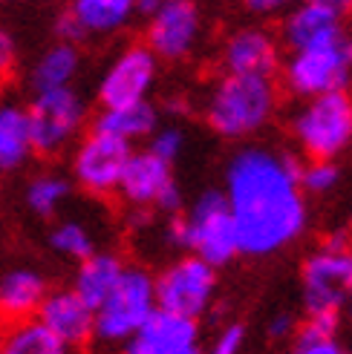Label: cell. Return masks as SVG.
<instances>
[{
	"label": "cell",
	"instance_id": "6da1fadb",
	"mask_svg": "<svg viewBox=\"0 0 352 354\" xmlns=\"http://www.w3.org/2000/svg\"><path fill=\"white\" fill-rule=\"evenodd\" d=\"M225 202L243 254L266 257L289 245L306 225L301 165L263 147L240 150L225 176Z\"/></svg>",
	"mask_w": 352,
	"mask_h": 354
},
{
	"label": "cell",
	"instance_id": "7a4b0ae2",
	"mask_svg": "<svg viewBox=\"0 0 352 354\" xmlns=\"http://www.w3.org/2000/svg\"><path fill=\"white\" fill-rule=\"evenodd\" d=\"M274 84L257 75H228L208 98V124L225 138H243L257 133L274 113Z\"/></svg>",
	"mask_w": 352,
	"mask_h": 354
},
{
	"label": "cell",
	"instance_id": "3957f363",
	"mask_svg": "<svg viewBox=\"0 0 352 354\" xmlns=\"http://www.w3.org/2000/svg\"><path fill=\"white\" fill-rule=\"evenodd\" d=\"M156 311L153 277L142 268H125L116 288L93 311V337L107 346H125Z\"/></svg>",
	"mask_w": 352,
	"mask_h": 354
},
{
	"label": "cell",
	"instance_id": "277c9868",
	"mask_svg": "<svg viewBox=\"0 0 352 354\" xmlns=\"http://www.w3.org/2000/svg\"><path fill=\"white\" fill-rule=\"evenodd\" d=\"M294 136L312 158L329 162L352 141V98L344 90L315 95L294 118Z\"/></svg>",
	"mask_w": 352,
	"mask_h": 354
},
{
	"label": "cell",
	"instance_id": "5b68a950",
	"mask_svg": "<svg viewBox=\"0 0 352 354\" xmlns=\"http://www.w3.org/2000/svg\"><path fill=\"white\" fill-rule=\"evenodd\" d=\"M26 113H29L32 153H38V156L61 153L69 141L76 138V133L81 130V124L87 118L84 98L73 86L35 93Z\"/></svg>",
	"mask_w": 352,
	"mask_h": 354
},
{
	"label": "cell",
	"instance_id": "8992f818",
	"mask_svg": "<svg viewBox=\"0 0 352 354\" xmlns=\"http://www.w3.org/2000/svg\"><path fill=\"white\" fill-rule=\"evenodd\" d=\"M349 73H352V38L338 35V38L326 44L297 49L286 66V81L297 95L315 98L344 90Z\"/></svg>",
	"mask_w": 352,
	"mask_h": 354
},
{
	"label": "cell",
	"instance_id": "52a82bcc",
	"mask_svg": "<svg viewBox=\"0 0 352 354\" xmlns=\"http://www.w3.org/2000/svg\"><path fill=\"white\" fill-rule=\"evenodd\" d=\"M188 219V231H191V245L197 251V257L202 262H208L211 268L214 265H225L240 254L237 245V227L231 219V210H228L225 193L208 190L197 199Z\"/></svg>",
	"mask_w": 352,
	"mask_h": 354
},
{
	"label": "cell",
	"instance_id": "ba28073f",
	"mask_svg": "<svg viewBox=\"0 0 352 354\" xmlns=\"http://www.w3.org/2000/svg\"><path fill=\"white\" fill-rule=\"evenodd\" d=\"M214 286H217L214 268L200 257H185L173 262L159 279H153L156 308L197 320L208 308L211 297H214Z\"/></svg>",
	"mask_w": 352,
	"mask_h": 354
},
{
	"label": "cell",
	"instance_id": "9c48e42d",
	"mask_svg": "<svg viewBox=\"0 0 352 354\" xmlns=\"http://www.w3.org/2000/svg\"><path fill=\"white\" fill-rule=\"evenodd\" d=\"M202 35V15L197 0H165V3L150 12L148 24V49L156 58L179 61L191 55Z\"/></svg>",
	"mask_w": 352,
	"mask_h": 354
},
{
	"label": "cell",
	"instance_id": "30bf717a",
	"mask_svg": "<svg viewBox=\"0 0 352 354\" xmlns=\"http://www.w3.org/2000/svg\"><path fill=\"white\" fill-rule=\"evenodd\" d=\"M130 153L133 150H130V145H125V141L93 130L78 145V150L73 156L76 182L87 193H93V196H107V193H113L118 187L121 170H125Z\"/></svg>",
	"mask_w": 352,
	"mask_h": 354
},
{
	"label": "cell",
	"instance_id": "8fae6325",
	"mask_svg": "<svg viewBox=\"0 0 352 354\" xmlns=\"http://www.w3.org/2000/svg\"><path fill=\"white\" fill-rule=\"evenodd\" d=\"M153 81L156 55L148 46H127L98 81V101L101 107H125V104L148 101Z\"/></svg>",
	"mask_w": 352,
	"mask_h": 354
},
{
	"label": "cell",
	"instance_id": "7c38bea8",
	"mask_svg": "<svg viewBox=\"0 0 352 354\" xmlns=\"http://www.w3.org/2000/svg\"><path fill=\"white\" fill-rule=\"evenodd\" d=\"M352 288V251H324L315 254L303 268L306 308L338 311Z\"/></svg>",
	"mask_w": 352,
	"mask_h": 354
},
{
	"label": "cell",
	"instance_id": "4fadbf2b",
	"mask_svg": "<svg viewBox=\"0 0 352 354\" xmlns=\"http://www.w3.org/2000/svg\"><path fill=\"white\" fill-rule=\"evenodd\" d=\"M125 354H200L197 320L156 308L125 343Z\"/></svg>",
	"mask_w": 352,
	"mask_h": 354
},
{
	"label": "cell",
	"instance_id": "5bb4252c",
	"mask_svg": "<svg viewBox=\"0 0 352 354\" xmlns=\"http://www.w3.org/2000/svg\"><path fill=\"white\" fill-rule=\"evenodd\" d=\"M46 331H52L55 337L69 348V346H84L87 340H93V308L73 291H46L44 303L35 314Z\"/></svg>",
	"mask_w": 352,
	"mask_h": 354
},
{
	"label": "cell",
	"instance_id": "9a60e30c",
	"mask_svg": "<svg viewBox=\"0 0 352 354\" xmlns=\"http://www.w3.org/2000/svg\"><path fill=\"white\" fill-rule=\"evenodd\" d=\"M222 61L228 75L272 78V73L277 69V44L266 29H240L228 38Z\"/></svg>",
	"mask_w": 352,
	"mask_h": 354
},
{
	"label": "cell",
	"instance_id": "2e32d148",
	"mask_svg": "<svg viewBox=\"0 0 352 354\" xmlns=\"http://www.w3.org/2000/svg\"><path fill=\"white\" fill-rule=\"evenodd\" d=\"M170 182H173L170 165L162 162L159 156H153L150 150H142V153H130L116 190L133 207H150V205H156V199L162 196V190Z\"/></svg>",
	"mask_w": 352,
	"mask_h": 354
},
{
	"label": "cell",
	"instance_id": "e0dca14e",
	"mask_svg": "<svg viewBox=\"0 0 352 354\" xmlns=\"http://www.w3.org/2000/svg\"><path fill=\"white\" fill-rule=\"evenodd\" d=\"M338 35H344L341 12L318 3V0H303V3H297L283 21V41L294 52L326 44L332 38H338Z\"/></svg>",
	"mask_w": 352,
	"mask_h": 354
},
{
	"label": "cell",
	"instance_id": "ac0fdd59",
	"mask_svg": "<svg viewBox=\"0 0 352 354\" xmlns=\"http://www.w3.org/2000/svg\"><path fill=\"white\" fill-rule=\"evenodd\" d=\"M46 279L32 268H15L0 277V326L32 320L46 297Z\"/></svg>",
	"mask_w": 352,
	"mask_h": 354
},
{
	"label": "cell",
	"instance_id": "d6986e66",
	"mask_svg": "<svg viewBox=\"0 0 352 354\" xmlns=\"http://www.w3.org/2000/svg\"><path fill=\"white\" fill-rule=\"evenodd\" d=\"M67 15L87 35H113L130 24L136 0H69Z\"/></svg>",
	"mask_w": 352,
	"mask_h": 354
},
{
	"label": "cell",
	"instance_id": "ffe728a7",
	"mask_svg": "<svg viewBox=\"0 0 352 354\" xmlns=\"http://www.w3.org/2000/svg\"><path fill=\"white\" fill-rule=\"evenodd\" d=\"M121 274H125V262L116 254H90L78 265L73 291L96 311L104 299H107V294L116 288Z\"/></svg>",
	"mask_w": 352,
	"mask_h": 354
},
{
	"label": "cell",
	"instance_id": "44dd1931",
	"mask_svg": "<svg viewBox=\"0 0 352 354\" xmlns=\"http://www.w3.org/2000/svg\"><path fill=\"white\" fill-rule=\"evenodd\" d=\"M32 156L29 113L15 101H0V173H12Z\"/></svg>",
	"mask_w": 352,
	"mask_h": 354
},
{
	"label": "cell",
	"instance_id": "7402d4cb",
	"mask_svg": "<svg viewBox=\"0 0 352 354\" xmlns=\"http://www.w3.org/2000/svg\"><path fill=\"white\" fill-rule=\"evenodd\" d=\"M96 133L113 136L118 141H130L145 138L156 130V110L148 101H136V104H125V107H104L96 118Z\"/></svg>",
	"mask_w": 352,
	"mask_h": 354
},
{
	"label": "cell",
	"instance_id": "603a6c76",
	"mask_svg": "<svg viewBox=\"0 0 352 354\" xmlns=\"http://www.w3.org/2000/svg\"><path fill=\"white\" fill-rule=\"evenodd\" d=\"M81 55L76 44L58 41L55 46H49L44 55L35 61L32 66V90L46 93V90H61V86H73V78L78 75Z\"/></svg>",
	"mask_w": 352,
	"mask_h": 354
},
{
	"label": "cell",
	"instance_id": "cb8c5ba5",
	"mask_svg": "<svg viewBox=\"0 0 352 354\" xmlns=\"http://www.w3.org/2000/svg\"><path fill=\"white\" fill-rule=\"evenodd\" d=\"M0 354H69V348L32 317V320L3 326Z\"/></svg>",
	"mask_w": 352,
	"mask_h": 354
},
{
	"label": "cell",
	"instance_id": "d4e9b609",
	"mask_svg": "<svg viewBox=\"0 0 352 354\" xmlns=\"http://www.w3.org/2000/svg\"><path fill=\"white\" fill-rule=\"evenodd\" d=\"M69 196V182L58 173H41L26 185V205L32 214L52 216Z\"/></svg>",
	"mask_w": 352,
	"mask_h": 354
},
{
	"label": "cell",
	"instance_id": "484cf974",
	"mask_svg": "<svg viewBox=\"0 0 352 354\" xmlns=\"http://www.w3.org/2000/svg\"><path fill=\"white\" fill-rule=\"evenodd\" d=\"M49 245L52 251H58L61 257H69V259H87L90 254H96V242H93V234L87 231L81 222H61L52 227L49 234Z\"/></svg>",
	"mask_w": 352,
	"mask_h": 354
},
{
	"label": "cell",
	"instance_id": "4316f807",
	"mask_svg": "<svg viewBox=\"0 0 352 354\" xmlns=\"http://www.w3.org/2000/svg\"><path fill=\"white\" fill-rule=\"evenodd\" d=\"M338 182V167L324 158H315L312 165L301 167V187L312 190V193H326Z\"/></svg>",
	"mask_w": 352,
	"mask_h": 354
},
{
	"label": "cell",
	"instance_id": "83f0119b",
	"mask_svg": "<svg viewBox=\"0 0 352 354\" xmlns=\"http://www.w3.org/2000/svg\"><path fill=\"white\" fill-rule=\"evenodd\" d=\"M150 153L153 156H159L162 162H173L176 156L182 153V145H185V136L179 127H165V130H153L150 133Z\"/></svg>",
	"mask_w": 352,
	"mask_h": 354
},
{
	"label": "cell",
	"instance_id": "f1b7e54d",
	"mask_svg": "<svg viewBox=\"0 0 352 354\" xmlns=\"http://www.w3.org/2000/svg\"><path fill=\"white\" fill-rule=\"evenodd\" d=\"M335 331H338V311H312L301 337H335Z\"/></svg>",
	"mask_w": 352,
	"mask_h": 354
},
{
	"label": "cell",
	"instance_id": "f546056e",
	"mask_svg": "<svg viewBox=\"0 0 352 354\" xmlns=\"http://www.w3.org/2000/svg\"><path fill=\"white\" fill-rule=\"evenodd\" d=\"M243 340H245V328L243 326H237V323L225 326L208 354H240L243 351Z\"/></svg>",
	"mask_w": 352,
	"mask_h": 354
},
{
	"label": "cell",
	"instance_id": "4dcf8cb0",
	"mask_svg": "<svg viewBox=\"0 0 352 354\" xmlns=\"http://www.w3.org/2000/svg\"><path fill=\"white\" fill-rule=\"evenodd\" d=\"M17 66V46L6 26H0V81H6Z\"/></svg>",
	"mask_w": 352,
	"mask_h": 354
},
{
	"label": "cell",
	"instance_id": "1f68e13d",
	"mask_svg": "<svg viewBox=\"0 0 352 354\" xmlns=\"http://www.w3.org/2000/svg\"><path fill=\"white\" fill-rule=\"evenodd\" d=\"M297 354H349L335 337H301Z\"/></svg>",
	"mask_w": 352,
	"mask_h": 354
},
{
	"label": "cell",
	"instance_id": "d6a6232c",
	"mask_svg": "<svg viewBox=\"0 0 352 354\" xmlns=\"http://www.w3.org/2000/svg\"><path fill=\"white\" fill-rule=\"evenodd\" d=\"M153 207H159V210H165V214H170V216H176L179 214V207H182V193H179V187H176L173 182L162 190V196L156 199V205Z\"/></svg>",
	"mask_w": 352,
	"mask_h": 354
},
{
	"label": "cell",
	"instance_id": "836d02e7",
	"mask_svg": "<svg viewBox=\"0 0 352 354\" xmlns=\"http://www.w3.org/2000/svg\"><path fill=\"white\" fill-rule=\"evenodd\" d=\"M55 32H58V41H64V44H78V41H84V32L78 29V24H76L67 12L58 17Z\"/></svg>",
	"mask_w": 352,
	"mask_h": 354
},
{
	"label": "cell",
	"instance_id": "e575fe53",
	"mask_svg": "<svg viewBox=\"0 0 352 354\" xmlns=\"http://www.w3.org/2000/svg\"><path fill=\"white\" fill-rule=\"evenodd\" d=\"M168 239L179 248H188L191 245V231H188V219L185 216H170L168 222Z\"/></svg>",
	"mask_w": 352,
	"mask_h": 354
},
{
	"label": "cell",
	"instance_id": "d590c367",
	"mask_svg": "<svg viewBox=\"0 0 352 354\" xmlns=\"http://www.w3.org/2000/svg\"><path fill=\"white\" fill-rule=\"evenodd\" d=\"M245 6L257 15H269V12H280V9H289V6H297L303 0H243Z\"/></svg>",
	"mask_w": 352,
	"mask_h": 354
},
{
	"label": "cell",
	"instance_id": "8d00e7d4",
	"mask_svg": "<svg viewBox=\"0 0 352 354\" xmlns=\"http://www.w3.org/2000/svg\"><path fill=\"white\" fill-rule=\"evenodd\" d=\"M269 331H272V337H286V334L292 331V317H286V314L274 317L272 326H269Z\"/></svg>",
	"mask_w": 352,
	"mask_h": 354
},
{
	"label": "cell",
	"instance_id": "74e56055",
	"mask_svg": "<svg viewBox=\"0 0 352 354\" xmlns=\"http://www.w3.org/2000/svg\"><path fill=\"white\" fill-rule=\"evenodd\" d=\"M165 3V0H136V12H145V15H150V12H156Z\"/></svg>",
	"mask_w": 352,
	"mask_h": 354
},
{
	"label": "cell",
	"instance_id": "f35d334b",
	"mask_svg": "<svg viewBox=\"0 0 352 354\" xmlns=\"http://www.w3.org/2000/svg\"><path fill=\"white\" fill-rule=\"evenodd\" d=\"M318 3H324V6H329V9H335V12H346L352 3H349V0H318Z\"/></svg>",
	"mask_w": 352,
	"mask_h": 354
},
{
	"label": "cell",
	"instance_id": "ab89813d",
	"mask_svg": "<svg viewBox=\"0 0 352 354\" xmlns=\"http://www.w3.org/2000/svg\"><path fill=\"white\" fill-rule=\"evenodd\" d=\"M349 306H352V288H349Z\"/></svg>",
	"mask_w": 352,
	"mask_h": 354
},
{
	"label": "cell",
	"instance_id": "60d3db41",
	"mask_svg": "<svg viewBox=\"0 0 352 354\" xmlns=\"http://www.w3.org/2000/svg\"><path fill=\"white\" fill-rule=\"evenodd\" d=\"M349 3H352V0H349Z\"/></svg>",
	"mask_w": 352,
	"mask_h": 354
}]
</instances>
